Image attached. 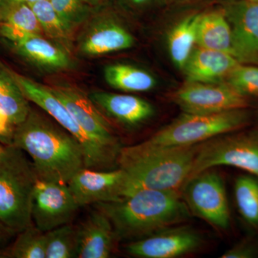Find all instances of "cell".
<instances>
[{"instance_id": "cell-12", "label": "cell", "mask_w": 258, "mask_h": 258, "mask_svg": "<svg viewBox=\"0 0 258 258\" xmlns=\"http://www.w3.org/2000/svg\"><path fill=\"white\" fill-rule=\"evenodd\" d=\"M50 89L91 139L112 152L119 154L121 147L111 125L89 96L71 86H57Z\"/></svg>"}, {"instance_id": "cell-38", "label": "cell", "mask_w": 258, "mask_h": 258, "mask_svg": "<svg viewBox=\"0 0 258 258\" xmlns=\"http://www.w3.org/2000/svg\"><path fill=\"white\" fill-rule=\"evenodd\" d=\"M3 0H0V7H1L2 3H3Z\"/></svg>"}, {"instance_id": "cell-26", "label": "cell", "mask_w": 258, "mask_h": 258, "mask_svg": "<svg viewBox=\"0 0 258 258\" xmlns=\"http://www.w3.org/2000/svg\"><path fill=\"white\" fill-rule=\"evenodd\" d=\"M29 5L36 15L43 33L69 50L72 30L62 21L50 0H42Z\"/></svg>"}, {"instance_id": "cell-3", "label": "cell", "mask_w": 258, "mask_h": 258, "mask_svg": "<svg viewBox=\"0 0 258 258\" xmlns=\"http://www.w3.org/2000/svg\"><path fill=\"white\" fill-rule=\"evenodd\" d=\"M200 146V144L164 147L153 145L145 141L121 148L117 164L128 174L134 191L139 189L179 191L189 178Z\"/></svg>"}, {"instance_id": "cell-13", "label": "cell", "mask_w": 258, "mask_h": 258, "mask_svg": "<svg viewBox=\"0 0 258 258\" xmlns=\"http://www.w3.org/2000/svg\"><path fill=\"white\" fill-rule=\"evenodd\" d=\"M224 13L232 32V55L241 64L258 66V3L230 2Z\"/></svg>"}, {"instance_id": "cell-5", "label": "cell", "mask_w": 258, "mask_h": 258, "mask_svg": "<svg viewBox=\"0 0 258 258\" xmlns=\"http://www.w3.org/2000/svg\"><path fill=\"white\" fill-rule=\"evenodd\" d=\"M250 119L247 108L210 114L184 113L146 142L164 147L196 145L218 136L240 131L249 125Z\"/></svg>"}, {"instance_id": "cell-21", "label": "cell", "mask_w": 258, "mask_h": 258, "mask_svg": "<svg viewBox=\"0 0 258 258\" xmlns=\"http://www.w3.org/2000/svg\"><path fill=\"white\" fill-rule=\"evenodd\" d=\"M197 44L199 47L232 55V32L224 11L200 15Z\"/></svg>"}, {"instance_id": "cell-17", "label": "cell", "mask_w": 258, "mask_h": 258, "mask_svg": "<svg viewBox=\"0 0 258 258\" xmlns=\"http://www.w3.org/2000/svg\"><path fill=\"white\" fill-rule=\"evenodd\" d=\"M89 97L98 108L125 124H139L154 115L150 103L132 95L95 92Z\"/></svg>"}, {"instance_id": "cell-19", "label": "cell", "mask_w": 258, "mask_h": 258, "mask_svg": "<svg viewBox=\"0 0 258 258\" xmlns=\"http://www.w3.org/2000/svg\"><path fill=\"white\" fill-rule=\"evenodd\" d=\"M134 38L123 27L106 22L93 29L81 44L85 55L96 56L126 50L134 45Z\"/></svg>"}, {"instance_id": "cell-20", "label": "cell", "mask_w": 258, "mask_h": 258, "mask_svg": "<svg viewBox=\"0 0 258 258\" xmlns=\"http://www.w3.org/2000/svg\"><path fill=\"white\" fill-rule=\"evenodd\" d=\"M40 24L27 3L10 5L0 10V35L13 43L31 35H41Z\"/></svg>"}, {"instance_id": "cell-22", "label": "cell", "mask_w": 258, "mask_h": 258, "mask_svg": "<svg viewBox=\"0 0 258 258\" xmlns=\"http://www.w3.org/2000/svg\"><path fill=\"white\" fill-rule=\"evenodd\" d=\"M30 110L28 100L15 81L11 71L0 64V113L15 127L26 119Z\"/></svg>"}, {"instance_id": "cell-37", "label": "cell", "mask_w": 258, "mask_h": 258, "mask_svg": "<svg viewBox=\"0 0 258 258\" xmlns=\"http://www.w3.org/2000/svg\"><path fill=\"white\" fill-rule=\"evenodd\" d=\"M3 147H1V146H0V152H1L2 151H3Z\"/></svg>"}, {"instance_id": "cell-10", "label": "cell", "mask_w": 258, "mask_h": 258, "mask_svg": "<svg viewBox=\"0 0 258 258\" xmlns=\"http://www.w3.org/2000/svg\"><path fill=\"white\" fill-rule=\"evenodd\" d=\"M67 184L80 208L118 201L134 191L128 174L120 168L108 170L84 168Z\"/></svg>"}, {"instance_id": "cell-36", "label": "cell", "mask_w": 258, "mask_h": 258, "mask_svg": "<svg viewBox=\"0 0 258 258\" xmlns=\"http://www.w3.org/2000/svg\"><path fill=\"white\" fill-rule=\"evenodd\" d=\"M250 1L254 2V3H258V0H250Z\"/></svg>"}, {"instance_id": "cell-34", "label": "cell", "mask_w": 258, "mask_h": 258, "mask_svg": "<svg viewBox=\"0 0 258 258\" xmlns=\"http://www.w3.org/2000/svg\"><path fill=\"white\" fill-rule=\"evenodd\" d=\"M39 1H42V0H3L1 7H0V10L7 8V7H9L10 5L19 4V3L31 4V3H36V2Z\"/></svg>"}, {"instance_id": "cell-31", "label": "cell", "mask_w": 258, "mask_h": 258, "mask_svg": "<svg viewBox=\"0 0 258 258\" xmlns=\"http://www.w3.org/2000/svg\"><path fill=\"white\" fill-rule=\"evenodd\" d=\"M257 254L255 247L252 244L243 242L237 244L222 254V258H250Z\"/></svg>"}, {"instance_id": "cell-28", "label": "cell", "mask_w": 258, "mask_h": 258, "mask_svg": "<svg viewBox=\"0 0 258 258\" xmlns=\"http://www.w3.org/2000/svg\"><path fill=\"white\" fill-rule=\"evenodd\" d=\"M234 193L241 216L249 225L258 228V178L250 174L239 176Z\"/></svg>"}, {"instance_id": "cell-15", "label": "cell", "mask_w": 258, "mask_h": 258, "mask_svg": "<svg viewBox=\"0 0 258 258\" xmlns=\"http://www.w3.org/2000/svg\"><path fill=\"white\" fill-rule=\"evenodd\" d=\"M240 64L230 53L198 47L193 49L182 70L188 82L217 83L225 82Z\"/></svg>"}, {"instance_id": "cell-8", "label": "cell", "mask_w": 258, "mask_h": 258, "mask_svg": "<svg viewBox=\"0 0 258 258\" xmlns=\"http://www.w3.org/2000/svg\"><path fill=\"white\" fill-rule=\"evenodd\" d=\"M182 198L190 213L220 230L230 225V210L223 180L211 169L185 183Z\"/></svg>"}, {"instance_id": "cell-2", "label": "cell", "mask_w": 258, "mask_h": 258, "mask_svg": "<svg viewBox=\"0 0 258 258\" xmlns=\"http://www.w3.org/2000/svg\"><path fill=\"white\" fill-rule=\"evenodd\" d=\"M118 240L135 241L174 227L189 217L179 191L139 189L116 202L96 204Z\"/></svg>"}, {"instance_id": "cell-29", "label": "cell", "mask_w": 258, "mask_h": 258, "mask_svg": "<svg viewBox=\"0 0 258 258\" xmlns=\"http://www.w3.org/2000/svg\"><path fill=\"white\" fill-rule=\"evenodd\" d=\"M225 82L242 96L258 97V66L239 64Z\"/></svg>"}, {"instance_id": "cell-11", "label": "cell", "mask_w": 258, "mask_h": 258, "mask_svg": "<svg viewBox=\"0 0 258 258\" xmlns=\"http://www.w3.org/2000/svg\"><path fill=\"white\" fill-rule=\"evenodd\" d=\"M79 208L68 184L37 179L32 218L39 230L47 232L70 223Z\"/></svg>"}, {"instance_id": "cell-25", "label": "cell", "mask_w": 258, "mask_h": 258, "mask_svg": "<svg viewBox=\"0 0 258 258\" xmlns=\"http://www.w3.org/2000/svg\"><path fill=\"white\" fill-rule=\"evenodd\" d=\"M45 258H76L79 255L80 227L70 223L46 232Z\"/></svg>"}, {"instance_id": "cell-27", "label": "cell", "mask_w": 258, "mask_h": 258, "mask_svg": "<svg viewBox=\"0 0 258 258\" xmlns=\"http://www.w3.org/2000/svg\"><path fill=\"white\" fill-rule=\"evenodd\" d=\"M46 242V232L39 230L32 224L19 232L15 242L0 253V257L45 258Z\"/></svg>"}, {"instance_id": "cell-6", "label": "cell", "mask_w": 258, "mask_h": 258, "mask_svg": "<svg viewBox=\"0 0 258 258\" xmlns=\"http://www.w3.org/2000/svg\"><path fill=\"white\" fill-rule=\"evenodd\" d=\"M12 75L28 101L40 107L79 142L82 147L85 166L96 170L111 169L117 164L118 154L112 152L91 139L81 128L63 103L50 88L11 71Z\"/></svg>"}, {"instance_id": "cell-23", "label": "cell", "mask_w": 258, "mask_h": 258, "mask_svg": "<svg viewBox=\"0 0 258 258\" xmlns=\"http://www.w3.org/2000/svg\"><path fill=\"white\" fill-rule=\"evenodd\" d=\"M104 78L111 87L126 92L149 91L157 84V81L152 74L143 69L126 64L106 66Z\"/></svg>"}, {"instance_id": "cell-33", "label": "cell", "mask_w": 258, "mask_h": 258, "mask_svg": "<svg viewBox=\"0 0 258 258\" xmlns=\"http://www.w3.org/2000/svg\"><path fill=\"white\" fill-rule=\"evenodd\" d=\"M16 232L0 222V247H3L16 235Z\"/></svg>"}, {"instance_id": "cell-9", "label": "cell", "mask_w": 258, "mask_h": 258, "mask_svg": "<svg viewBox=\"0 0 258 258\" xmlns=\"http://www.w3.org/2000/svg\"><path fill=\"white\" fill-rule=\"evenodd\" d=\"M171 101L184 113L210 114L247 108L248 98L227 83H184L171 94Z\"/></svg>"}, {"instance_id": "cell-7", "label": "cell", "mask_w": 258, "mask_h": 258, "mask_svg": "<svg viewBox=\"0 0 258 258\" xmlns=\"http://www.w3.org/2000/svg\"><path fill=\"white\" fill-rule=\"evenodd\" d=\"M219 166L238 168L258 178V128L231 132L200 144L187 181Z\"/></svg>"}, {"instance_id": "cell-24", "label": "cell", "mask_w": 258, "mask_h": 258, "mask_svg": "<svg viewBox=\"0 0 258 258\" xmlns=\"http://www.w3.org/2000/svg\"><path fill=\"white\" fill-rule=\"evenodd\" d=\"M200 15H192L179 22L168 37L169 55L176 67L182 70L197 43V30Z\"/></svg>"}, {"instance_id": "cell-1", "label": "cell", "mask_w": 258, "mask_h": 258, "mask_svg": "<svg viewBox=\"0 0 258 258\" xmlns=\"http://www.w3.org/2000/svg\"><path fill=\"white\" fill-rule=\"evenodd\" d=\"M31 158L37 179L67 184L85 166L82 147L61 125L30 110L13 129L11 144Z\"/></svg>"}, {"instance_id": "cell-4", "label": "cell", "mask_w": 258, "mask_h": 258, "mask_svg": "<svg viewBox=\"0 0 258 258\" xmlns=\"http://www.w3.org/2000/svg\"><path fill=\"white\" fill-rule=\"evenodd\" d=\"M37 176L21 149L5 145L0 152V222L17 234L32 225Z\"/></svg>"}, {"instance_id": "cell-32", "label": "cell", "mask_w": 258, "mask_h": 258, "mask_svg": "<svg viewBox=\"0 0 258 258\" xmlns=\"http://www.w3.org/2000/svg\"><path fill=\"white\" fill-rule=\"evenodd\" d=\"M14 127L10 124L4 115L0 113V141L5 145L11 144Z\"/></svg>"}, {"instance_id": "cell-14", "label": "cell", "mask_w": 258, "mask_h": 258, "mask_svg": "<svg viewBox=\"0 0 258 258\" xmlns=\"http://www.w3.org/2000/svg\"><path fill=\"white\" fill-rule=\"evenodd\" d=\"M198 232L189 227H167L132 241L126 246L131 255L142 258H174L193 252L201 244Z\"/></svg>"}, {"instance_id": "cell-18", "label": "cell", "mask_w": 258, "mask_h": 258, "mask_svg": "<svg viewBox=\"0 0 258 258\" xmlns=\"http://www.w3.org/2000/svg\"><path fill=\"white\" fill-rule=\"evenodd\" d=\"M13 44L18 54L40 69L58 71L69 69L71 66L67 50L41 35H31Z\"/></svg>"}, {"instance_id": "cell-35", "label": "cell", "mask_w": 258, "mask_h": 258, "mask_svg": "<svg viewBox=\"0 0 258 258\" xmlns=\"http://www.w3.org/2000/svg\"><path fill=\"white\" fill-rule=\"evenodd\" d=\"M131 1H132L134 4L141 5L146 4L149 0H131Z\"/></svg>"}, {"instance_id": "cell-16", "label": "cell", "mask_w": 258, "mask_h": 258, "mask_svg": "<svg viewBox=\"0 0 258 258\" xmlns=\"http://www.w3.org/2000/svg\"><path fill=\"white\" fill-rule=\"evenodd\" d=\"M80 227L78 258H108L116 240L108 217L97 209Z\"/></svg>"}, {"instance_id": "cell-30", "label": "cell", "mask_w": 258, "mask_h": 258, "mask_svg": "<svg viewBox=\"0 0 258 258\" xmlns=\"http://www.w3.org/2000/svg\"><path fill=\"white\" fill-rule=\"evenodd\" d=\"M50 2L71 30L82 23L89 13L86 0H50Z\"/></svg>"}]
</instances>
